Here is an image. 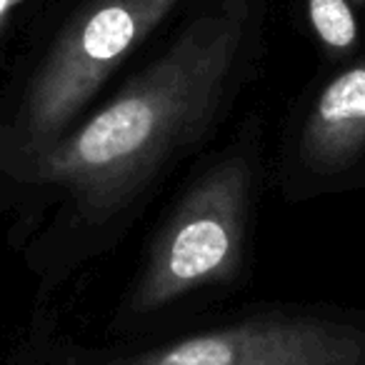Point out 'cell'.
<instances>
[{"instance_id": "obj_1", "label": "cell", "mask_w": 365, "mask_h": 365, "mask_svg": "<svg viewBox=\"0 0 365 365\" xmlns=\"http://www.w3.org/2000/svg\"><path fill=\"white\" fill-rule=\"evenodd\" d=\"M248 3L203 13L108 106L58 138L38 160L41 178L71 190L83 208L110 215L208 128L235 71Z\"/></svg>"}, {"instance_id": "obj_2", "label": "cell", "mask_w": 365, "mask_h": 365, "mask_svg": "<svg viewBox=\"0 0 365 365\" xmlns=\"http://www.w3.org/2000/svg\"><path fill=\"white\" fill-rule=\"evenodd\" d=\"M250 168L233 158L210 168L158 235L133 308L150 313L205 285L225 283L243 258Z\"/></svg>"}, {"instance_id": "obj_3", "label": "cell", "mask_w": 365, "mask_h": 365, "mask_svg": "<svg viewBox=\"0 0 365 365\" xmlns=\"http://www.w3.org/2000/svg\"><path fill=\"white\" fill-rule=\"evenodd\" d=\"M180 0H86L68 21L26 96L28 138L53 145L113 71Z\"/></svg>"}, {"instance_id": "obj_4", "label": "cell", "mask_w": 365, "mask_h": 365, "mask_svg": "<svg viewBox=\"0 0 365 365\" xmlns=\"http://www.w3.org/2000/svg\"><path fill=\"white\" fill-rule=\"evenodd\" d=\"M101 365H365V330L338 320L263 315Z\"/></svg>"}, {"instance_id": "obj_5", "label": "cell", "mask_w": 365, "mask_h": 365, "mask_svg": "<svg viewBox=\"0 0 365 365\" xmlns=\"http://www.w3.org/2000/svg\"><path fill=\"white\" fill-rule=\"evenodd\" d=\"M365 148V61L335 76L320 91L305 120L300 153L318 173L343 170Z\"/></svg>"}, {"instance_id": "obj_6", "label": "cell", "mask_w": 365, "mask_h": 365, "mask_svg": "<svg viewBox=\"0 0 365 365\" xmlns=\"http://www.w3.org/2000/svg\"><path fill=\"white\" fill-rule=\"evenodd\" d=\"M313 31L323 46L333 51H348L358 41V21L350 0H308Z\"/></svg>"}, {"instance_id": "obj_7", "label": "cell", "mask_w": 365, "mask_h": 365, "mask_svg": "<svg viewBox=\"0 0 365 365\" xmlns=\"http://www.w3.org/2000/svg\"><path fill=\"white\" fill-rule=\"evenodd\" d=\"M23 3H26V0H0V23L6 21L8 13L16 11V8L23 6Z\"/></svg>"}, {"instance_id": "obj_8", "label": "cell", "mask_w": 365, "mask_h": 365, "mask_svg": "<svg viewBox=\"0 0 365 365\" xmlns=\"http://www.w3.org/2000/svg\"><path fill=\"white\" fill-rule=\"evenodd\" d=\"M350 3H365V0H350Z\"/></svg>"}]
</instances>
